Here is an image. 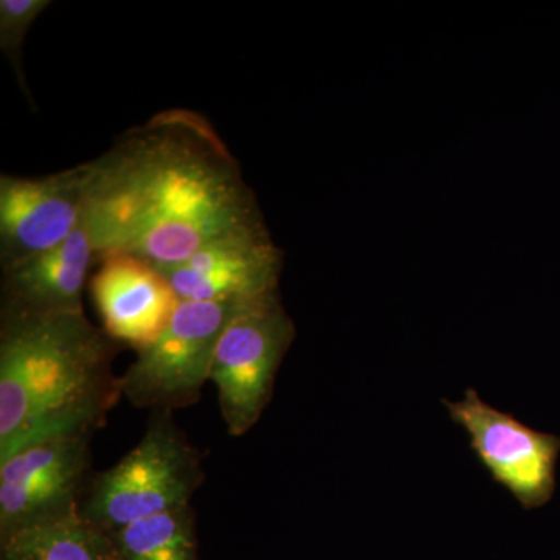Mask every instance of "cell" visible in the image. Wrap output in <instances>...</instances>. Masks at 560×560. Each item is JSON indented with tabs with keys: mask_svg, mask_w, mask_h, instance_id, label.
I'll use <instances>...</instances> for the list:
<instances>
[{
	"mask_svg": "<svg viewBox=\"0 0 560 560\" xmlns=\"http://www.w3.org/2000/svg\"><path fill=\"white\" fill-rule=\"evenodd\" d=\"M95 260L90 232L81 223L49 250L2 270L0 313L40 315L83 311V290Z\"/></svg>",
	"mask_w": 560,
	"mask_h": 560,
	"instance_id": "obj_11",
	"label": "cell"
},
{
	"mask_svg": "<svg viewBox=\"0 0 560 560\" xmlns=\"http://www.w3.org/2000/svg\"><path fill=\"white\" fill-rule=\"evenodd\" d=\"M83 168V223L98 260L127 254L168 267L265 224L241 165L197 110H161Z\"/></svg>",
	"mask_w": 560,
	"mask_h": 560,
	"instance_id": "obj_1",
	"label": "cell"
},
{
	"mask_svg": "<svg viewBox=\"0 0 560 560\" xmlns=\"http://www.w3.org/2000/svg\"><path fill=\"white\" fill-rule=\"evenodd\" d=\"M242 305L180 301L160 338L138 350L119 377L120 396L151 412H173L197 404L210 381L221 335Z\"/></svg>",
	"mask_w": 560,
	"mask_h": 560,
	"instance_id": "obj_4",
	"label": "cell"
},
{
	"mask_svg": "<svg viewBox=\"0 0 560 560\" xmlns=\"http://www.w3.org/2000/svg\"><path fill=\"white\" fill-rule=\"evenodd\" d=\"M0 560H120L109 534L79 512L0 541Z\"/></svg>",
	"mask_w": 560,
	"mask_h": 560,
	"instance_id": "obj_12",
	"label": "cell"
},
{
	"mask_svg": "<svg viewBox=\"0 0 560 560\" xmlns=\"http://www.w3.org/2000/svg\"><path fill=\"white\" fill-rule=\"evenodd\" d=\"M101 261L91 293L103 331L138 352L168 326L180 302L178 294L156 267L138 257L110 254Z\"/></svg>",
	"mask_w": 560,
	"mask_h": 560,
	"instance_id": "obj_10",
	"label": "cell"
},
{
	"mask_svg": "<svg viewBox=\"0 0 560 560\" xmlns=\"http://www.w3.org/2000/svg\"><path fill=\"white\" fill-rule=\"evenodd\" d=\"M49 5V0H0V49L16 70L25 94L28 90L22 70V44L33 22Z\"/></svg>",
	"mask_w": 560,
	"mask_h": 560,
	"instance_id": "obj_14",
	"label": "cell"
},
{
	"mask_svg": "<svg viewBox=\"0 0 560 560\" xmlns=\"http://www.w3.org/2000/svg\"><path fill=\"white\" fill-rule=\"evenodd\" d=\"M282 250L265 224L232 231L189 259L160 267L180 301L246 302L279 291Z\"/></svg>",
	"mask_w": 560,
	"mask_h": 560,
	"instance_id": "obj_8",
	"label": "cell"
},
{
	"mask_svg": "<svg viewBox=\"0 0 560 560\" xmlns=\"http://www.w3.org/2000/svg\"><path fill=\"white\" fill-rule=\"evenodd\" d=\"M451 419L466 431L471 452L490 478L508 490L523 510H540L558 488L560 438L525 425L497 410L474 388L464 399L442 400Z\"/></svg>",
	"mask_w": 560,
	"mask_h": 560,
	"instance_id": "obj_7",
	"label": "cell"
},
{
	"mask_svg": "<svg viewBox=\"0 0 560 560\" xmlns=\"http://www.w3.org/2000/svg\"><path fill=\"white\" fill-rule=\"evenodd\" d=\"M205 481L200 455L173 422V412H151L139 444L91 481L80 514L103 533L190 506Z\"/></svg>",
	"mask_w": 560,
	"mask_h": 560,
	"instance_id": "obj_3",
	"label": "cell"
},
{
	"mask_svg": "<svg viewBox=\"0 0 560 560\" xmlns=\"http://www.w3.org/2000/svg\"><path fill=\"white\" fill-rule=\"evenodd\" d=\"M109 537L120 560H198L191 504L131 523Z\"/></svg>",
	"mask_w": 560,
	"mask_h": 560,
	"instance_id": "obj_13",
	"label": "cell"
},
{
	"mask_svg": "<svg viewBox=\"0 0 560 560\" xmlns=\"http://www.w3.org/2000/svg\"><path fill=\"white\" fill-rule=\"evenodd\" d=\"M84 217V168L21 178L0 176L2 270L68 241Z\"/></svg>",
	"mask_w": 560,
	"mask_h": 560,
	"instance_id": "obj_9",
	"label": "cell"
},
{
	"mask_svg": "<svg viewBox=\"0 0 560 560\" xmlns=\"http://www.w3.org/2000/svg\"><path fill=\"white\" fill-rule=\"evenodd\" d=\"M296 337L279 291L243 304L221 335L210 381L228 433H248L270 404L276 375Z\"/></svg>",
	"mask_w": 560,
	"mask_h": 560,
	"instance_id": "obj_5",
	"label": "cell"
},
{
	"mask_svg": "<svg viewBox=\"0 0 560 560\" xmlns=\"http://www.w3.org/2000/svg\"><path fill=\"white\" fill-rule=\"evenodd\" d=\"M117 345L84 311L0 313V460L101 429L121 397L110 371Z\"/></svg>",
	"mask_w": 560,
	"mask_h": 560,
	"instance_id": "obj_2",
	"label": "cell"
},
{
	"mask_svg": "<svg viewBox=\"0 0 560 560\" xmlns=\"http://www.w3.org/2000/svg\"><path fill=\"white\" fill-rule=\"evenodd\" d=\"M92 436L60 434L0 460V541L80 511L90 481Z\"/></svg>",
	"mask_w": 560,
	"mask_h": 560,
	"instance_id": "obj_6",
	"label": "cell"
}]
</instances>
